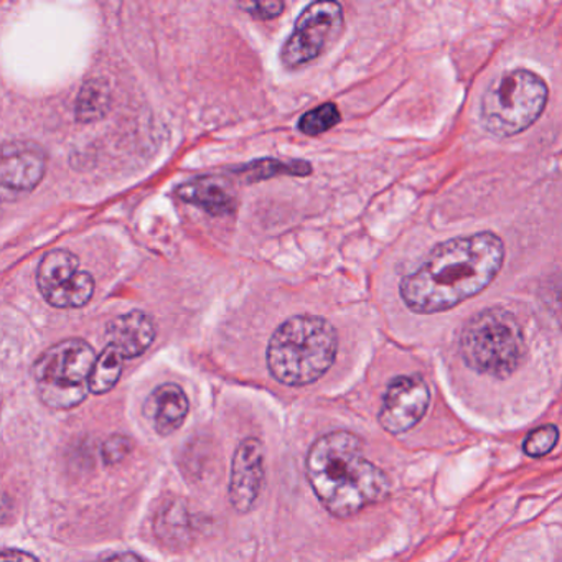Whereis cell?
I'll list each match as a JSON object with an SVG mask.
<instances>
[{
    "instance_id": "1",
    "label": "cell",
    "mask_w": 562,
    "mask_h": 562,
    "mask_svg": "<svg viewBox=\"0 0 562 562\" xmlns=\"http://www.w3.org/2000/svg\"><path fill=\"white\" fill-rule=\"evenodd\" d=\"M505 262V243L492 232L440 243L416 271L403 278L400 295L414 314L450 311L485 291Z\"/></svg>"
},
{
    "instance_id": "2",
    "label": "cell",
    "mask_w": 562,
    "mask_h": 562,
    "mask_svg": "<svg viewBox=\"0 0 562 562\" xmlns=\"http://www.w3.org/2000/svg\"><path fill=\"white\" fill-rule=\"evenodd\" d=\"M305 473L321 505L338 519L353 518L390 495L386 473L364 457L360 437L348 430L318 437L305 457Z\"/></svg>"
},
{
    "instance_id": "3",
    "label": "cell",
    "mask_w": 562,
    "mask_h": 562,
    "mask_svg": "<svg viewBox=\"0 0 562 562\" xmlns=\"http://www.w3.org/2000/svg\"><path fill=\"white\" fill-rule=\"evenodd\" d=\"M338 351L334 325L317 315H297L272 334L268 345L269 373L284 386L301 387L321 380Z\"/></svg>"
},
{
    "instance_id": "4",
    "label": "cell",
    "mask_w": 562,
    "mask_h": 562,
    "mask_svg": "<svg viewBox=\"0 0 562 562\" xmlns=\"http://www.w3.org/2000/svg\"><path fill=\"white\" fill-rule=\"evenodd\" d=\"M459 350L470 370L503 380L521 367L528 348L516 315L495 305L476 312L465 322Z\"/></svg>"
},
{
    "instance_id": "5",
    "label": "cell",
    "mask_w": 562,
    "mask_h": 562,
    "mask_svg": "<svg viewBox=\"0 0 562 562\" xmlns=\"http://www.w3.org/2000/svg\"><path fill=\"white\" fill-rule=\"evenodd\" d=\"M549 88L529 70L505 71L490 83L480 104V120L493 136H518L544 113Z\"/></svg>"
},
{
    "instance_id": "6",
    "label": "cell",
    "mask_w": 562,
    "mask_h": 562,
    "mask_svg": "<svg viewBox=\"0 0 562 562\" xmlns=\"http://www.w3.org/2000/svg\"><path fill=\"white\" fill-rule=\"evenodd\" d=\"M97 358L91 345L80 338L48 348L34 367L42 403L55 411L80 406L91 393L90 380Z\"/></svg>"
},
{
    "instance_id": "7",
    "label": "cell",
    "mask_w": 562,
    "mask_h": 562,
    "mask_svg": "<svg viewBox=\"0 0 562 562\" xmlns=\"http://www.w3.org/2000/svg\"><path fill=\"white\" fill-rule=\"evenodd\" d=\"M344 29V9L338 2H314L299 15L294 32L282 47V64L302 67L324 54Z\"/></svg>"
},
{
    "instance_id": "8",
    "label": "cell",
    "mask_w": 562,
    "mask_h": 562,
    "mask_svg": "<svg viewBox=\"0 0 562 562\" xmlns=\"http://www.w3.org/2000/svg\"><path fill=\"white\" fill-rule=\"evenodd\" d=\"M37 284L45 301L57 308L83 307L94 294L93 276L81 271L77 256L64 249L44 256Z\"/></svg>"
},
{
    "instance_id": "9",
    "label": "cell",
    "mask_w": 562,
    "mask_h": 562,
    "mask_svg": "<svg viewBox=\"0 0 562 562\" xmlns=\"http://www.w3.org/2000/svg\"><path fill=\"white\" fill-rule=\"evenodd\" d=\"M429 403L430 391L424 378L419 374L396 376L387 384L378 420L393 436L407 432L426 416Z\"/></svg>"
},
{
    "instance_id": "10",
    "label": "cell",
    "mask_w": 562,
    "mask_h": 562,
    "mask_svg": "<svg viewBox=\"0 0 562 562\" xmlns=\"http://www.w3.org/2000/svg\"><path fill=\"white\" fill-rule=\"evenodd\" d=\"M265 447L256 437L239 442L233 456L229 476V502L238 513H249L258 503L265 486Z\"/></svg>"
},
{
    "instance_id": "11",
    "label": "cell",
    "mask_w": 562,
    "mask_h": 562,
    "mask_svg": "<svg viewBox=\"0 0 562 562\" xmlns=\"http://www.w3.org/2000/svg\"><path fill=\"white\" fill-rule=\"evenodd\" d=\"M47 169V156L44 149L34 143L14 140L2 150L0 179L5 189L14 192H27L42 182Z\"/></svg>"
},
{
    "instance_id": "12",
    "label": "cell",
    "mask_w": 562,
    "mask_h": 562,
    "mask_svg": "<svg viewBox=\"0 0 562 562\" xmlns=\"http://www.w3.org/2000/svg\"><path fill=\"white\" fill-rule=\"evenodd\" d=\"M190 403L186 391L176 383L156 387L144 404V416L159 436L177 432L189 416Z\"/></svg>"
},
{
    "instance_id": "13",
    "label": "cell",
    "mask_w": 562,
    "mask_h": 562,
    "mask_svg": "<svg viewBox=\"0 0 562 562\" xmlns=\"http://www.w3.org/2000/svg\"><path fill=\"white\" fill-rule=\"evenodd\" d=\"M108 345L116 348L126 360L146 353L156 340L153 318L144 312L133 311L110 322L106 328Z\"/></svg>"
},
{
    "instance_id": "14",
    "label": "cell",
    "mask_w": 562,
    "mask_h": 562,
    "mask_svg": "<svg viewBox=\"0 0 562 562\" xmlns=\"http://www.w3.org/2000/svg\"><path fill=\"white\" fill-rule=\"evenodd\" d=\"M177 195L183 202L206 210L212 215H226L236 209V200L228 186L218 177H199L180 186Z\"/></svg>"
},
{
    "instance_id": "15",
    "label": "cell",
    "mask_w": 562,
    "mask_h": 562,
    "mask_svg": "<svg viewBox=\"0 0 562 562\" xmlns=\"http://www.w3.org/2000/svg\"><path fill=\"white\" fill-rule=\"evenodd\" d=\"M124 360L126 358L116 350V348L108 345L101 355H98L97 363H94L93 373H91L90 391L97 396L110 393L121 374H123Z\"/></svg>"
},
{
    "instance_id": "16",
    "label": "cell",
    "mask_w": 562,
    "mask_h": 562,
    "mask_svg": "<svg viewBox=\"0 0 562 562\" xmlns=\"http://www.w3.org/2000/svg\"><path fill=\"white\" fill-rule=\"evenodd\" d=\"M108 104H110V93H108L106 87L98 81H91L78 97V120L85 121V123L97 121L98 117L106 113Z\"/></svg>"
},
{
    "instance_id": "17",
    "label": "cell",
    "mask_w": 562,
    "mask_h": 562,
    "mask_svg": "<svg viewBox=\"0 0 562 562\" xmlns=\"http://www.w3.org/2000/svg\"><path fill=\"white\" fill-rule=\"evenodd\" d=\"M341 116L334 103H325L315 110L308 111L299 121V131L307 136H318L327 133L340 123Z\"/></svg>"
},
{
    "instance_id": "18",
    "label": "cell",
    "mask_w": 562,
    "mask_h": 562,
    "mask_svg": "<svg viewBox=\"0 0 562 562\" xmlns=\"http://www.w3.org/2000/svg\"><path fill=\"white\" fill-rule=\"evenodd\" d=\"M248 177V180H262L269 179L272 176H279V173H292V176H307L311 173V166L307 162H281V160H258L255 164H248L245 169L241 170Z\"/></svg>"
},
{
    "instance_id": "19",
    "label": "cell",
    "mask_w": 562,
    "mask_h": 562,
    "mask_svg": "<svg viewBox=\"0 0 562 562\" xmlns=\"http://www.w3.org/2000/svg\"><path fill=\"white\" fill-rule=\"evenodd\" d=\"M559 429L552 424L549 426H541L538 429L529 432L526 437L525 443H522V450L526 456L529 457H544L549 452H552L555 446H558Z\"/></svg>"
},
{
    "instance_id": "20",
    "label": "cell",
    "mask_w": 562,
    "mask_h": 562,
    "mask_svg": "<svg viewBox=\"0 0 562 562\" xmlns=\"http://www.w3.org/2000/svg\"><path fill=\"white\" fill-rule=\"evenodd\" d=\"M541 301L548 311L562 317V276L549 279L541 288Z\"/></svg>"
},
{
    "instance_id": "21",
    "label": "cell",
    "mask_w": 562,
    "mask_h": 562,
    "mask_svg": "<svg viewBox=\"0 0 562 562\" xmlns=\"http://www.w3.org/2000/svg\"><path fill=\"white\" fill-rule=\"evenodd\" d=\"M131 450V440L126 439V437H111L110 440H108L106 443L103 446V459L104 462L110 463V465H113V463L120 462V460H123L124 457L130 453Z\"/></svg>"
},
{
    "instance_id": "22",
    "label": "cell",
    "mask_w": 562,
    "mask_h": 562,
    "mask_svg": "<svg viewBox=\"0 0 562 562\" xmlns=\"http://www.w3.org/2000/svg\"><path fill=\"white\" fill-rule=\"evenodd\" d=\"M243 8L248 9L249 14L255 18L269 21V19L278 18L281 14L284 4L282 2H252L248 5L243 4Z\"/></svg>"
},
{
    "instance_id": "23",
    "label": "cell",
    "mask_w": 562,
    "mask_h": 562,
    "mask_svg": "<svg viewBox=\"0 0 562 562\" xmlns=\"http://www.w3.org/2000/svg\"><path fill=\"white\" fill-rule=\"evenodd\" d=\"M0 562H38L31 552L21 551V549L5 548L0 555Z\"/></svg>"
},
{
    "instance_id": "24",
    "label": "cell",
    "mask_w": 562,
    "mask_h": 562,
    "mask_svg": "<svg viewBox=\"0 0 562 562\" xmlns=\"http://www.w3.org/2000/svg\"><path fill=\"white\" fill-rule=\"evenodd\" d=\"M94 562H146L140 555L134 552H117V554L106 555V558L98 559Z\"/></svg>"
}]
</instances>
